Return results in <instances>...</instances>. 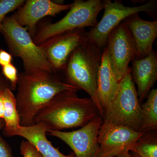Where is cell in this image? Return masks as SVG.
Masks as SVG:
<instances>
[{
	"mask_svg": "<svg viewBox=\"0 0 157 157\" xmlns=\"http://www.w3.org/2000/svg\"><path fill=\"white\" fill-rule=\"evenodd\" d=\"M17 87L16 104L20 124L23 127L35 124L38 113L58 94L80 90L57 74L42 70L19 73Z\"/></svg>",
	"mask_w": 157,
	"mask_h": 157,
	"instance_id": "6da1fadb",
	"label": "cell"
},
{
	"mask_svg": "<svg viewBox=\"0 0 157 157\" xmlns=\"http://www.w3.org/2000/svg\"><path fill=\"white\" fill-rule=\"evenodd\" d=\"M76 91L68 90L56 95L38 113L35 124L42 122L48 130L59 131L84 126L100 115L90 98H80Z\"/></svg>",
	"mask_w": 157,
	"mask_h": 157,
	"instance_id": "7a4b0ae2",
	"label": "cell"
},
{
	"mask_svg": "<svg viewBox=\"0 0 157 157\" xmlns=\"http://www.w3.org/2000/svg\"><path fill=\"white\" fill-rule=\"evenodd\" d=\"M102 54L101 48L87 40L73 52L64 71L65 79L70 84L88 94L98 107L100 115L103 117L104 112L97 93Z\"/></svg>",
	"mask_w": 157,
	"mask_h": 157,
	"instance_id": "3957f363",
	"label": "cell"
},
{
	"mask_svg": "<svg viewBox=\"0 0 157 157\" xmlns=\"http://www.w3.org/2000/svg\"><path fill=\"white\" fill-rule=\"evenodd\" d=\"M2 33L11 55L22 59L25 71L42 70L56 74L42 48L12 16L4 19Z\"/></svg>",
	"mask_w": 157,
	"mask_h": 157,
	"instance_id": "277c9868",
	"label": "cell"
},
{
	"mask_svg": "<svg viewBox=\"0 0 157 157\" xmlns=\"http://www.w3.org/2000/svg\"><path fill=\"white\" fill-rule=\"evenodd\" d=\"M103 122L140 132L141 107L131 75V68L119 82L117 93L104 111Z\"/></svg>",
	"mask_w": 157,
	"mask_h": 157,
	"instance_id": "5b68a950",
	"label": "cell"
},
{
	"mask_svg": "<svg viewBox=\"0 0 157 157\" xmlns=\"http://www.w3.org/2000/svg\"><path fill=\"white\" fill-rule=\"evenodd\" d=\"M106 0H75L67 14L57 22L42 26L33 37L40 45L55 36L69 31L94 27L98 23V14L104 9Z\"/></svg>",
	"mask_w": 157,
	"mask_h": 157,
	"instance_id": "8992f818",
	"label": "cell"
},
{
	"mask_svg": "<svg viewBox=\"0 0 157 157\" xmlns=\"http://www.w3.org/2000/svg\"><path fill=\"white\" fill-rule=\"evenodd\" d=\"M156 0H150L141 6H126L121 1L106 0L104 14L99 22L86 32L88 42L101 48L106 47L109 34L128 17L139 12H144L153 17L156 16Z\"/></svg>",
	"mask_w": 157,
	"mask_h": 157,
	"instance_id": "52a82bcc",
	"label": "cell"
},
{
	"mask_svg": "<svg viewBox=\"0 0 157 157\" xmlns=\"http://www.w3.org/2000/svg\"><path fill=\"white\" fill-rule=\"evenodd\" d=\"M105 48L113 73L120 82L131 68L129 63L137 55L135 42L123 22L109 34Z\"/></svg>",
	"mask_w": 157,
	"mask_h": 157,
	"instance_id": "ba28073f",
	"label": "cell"
},
{
	"mask_svg": "<svg viewBox=\"0 0 157 157\" xmlns=\"http://www.w3.org/2000/svg\"><path fill=\"white\" fill-rule=\"evenodd\" d=\"M144 134L123 126L103 122L98 133V157H113L134 151L137 141Z\"/></svg>",
	"mask_w": 157,
	"mask_h": 157,
	"instance_id": "9c48e42d",
	"label": "cell"
},
{
	"mask_svg": "<svg viewBox=\"0 0 157 157\" xmlns=\"http://www.w3.org/2000/svg\"><path fill=\"white\" fill-rule=\"evenodd\" d=\"M103 123V118L98 115L76 131L65 132L48 130L47 133L67 144L76 157H98V133Z\"/></svg>",
	"mask_w": 157,
	"mask_h": 157,
	"instance_id": "30bf717a",
	"label": "cell"
},
{
	"mask_svg": "<svg viewBox=\"0 0 157 157\" xmlns=\"http://www.w3.org/2000/svg\"><path fill=\"white\" fill-rule=\"evenodd\" d=\"M86 32L84 29L65 32L39 45L56 74L64 71L73 52L87 41Z\"/></svg>",
	"mask_w": 157,
	"mask_h": 157,
	"instance_id": "8fae6325",
	"label": "cell"
},
{
	"mask_svg": "<svg viewBox=\"0 0 157 157\" xmlns=\"http://www.w3.org/2000/svg\"><path fill=\"white\" fill-rule=\"evenodd\" d=\"M72 6V3L59 5L50 0H28L12 16L20 25L26 27L33 38L36 33V25L40 19L70 10Z\"/></svg>",
	"mask_w": 157,
	"mask_h": 157,
	"instance_id": "7c38bea8",
	"label": "cell"
},
{
	"mask_svg": "<svg viewBox=\"0 0 157 157\" xmlns=\"http://www.w3.org/2000/svg\"><path fill=\"white\" fill-rule=\"evenodd\" d=\"M132 35L136 46V58L145 57L153 50L157 37V21H148L141 18L138 13L123 21Z\"/></svg>",
	"mask_w": 157,
	"mask_h": 157,
	"instance_id": "4fadbf2b",
	"label": "cell"
},
{
	"mask_svg": "<svg viewBox=\"0 0 157 157\" xmlns=\"http://www.w3.org/2000/svg\"><path fill=\"white\" fill-rule=\"evenodd\" d=\"M48 130L45 124L39 122L30 126L4 129L3 134L7 137L18 136L25 138L44 157H76L73 153L66 155L55 147L46 137Z\"/></svg>",
	"mask_w": 157,
	"mask_h": 157,
	"instance_id": "5bb4252c",
	"label": "cell"
},
{
	"mask_svg": "<svg viewBox=\"0 0 157 157\" xmlns=\"http://www.w3.org/2000/svg\"><path fill=\"white\" fill-rule=\"evenodd\" d=\"M131 75L137 86L140 103L147 98L157 79V52L152 51L145 57L135 58L132 61Z\"/></svg>",
	"mask_w": 157,
	"mask_h": 157,
	"instance_id": "9a60e30c",
	"label": "cell"
},
{
	"mask_svg": "<svg viewBox=\"0 0 157 157\" xmlns=\"http://www.w3.org/2000/svg\"><path fill=\"white\" fill-rule=\"evenodd\" d=\"M119 84V81L113 73L105 47L102 54L97 85L98 100L104 113L116 94Z\"/></svg>",
	"mask_w": 157,
	"mask_h": 157,
	"instance_id": "2e32d148",
	"label": "cell"
},
{
	"mask_svg": "<svg viewBox=\"0 0 157 157\" xmlns=\"http://www.w3.org/2000/svg\"><path fill=\"white\" fill-rule=\"evenodd\" d=\"M141 107L140 132L146 133L157 129V90L151 89Z\"/></svg>",
	"mask_w": 157,
	"mask_h": 157,
	"instance_id": "e0dca14e",
	"label": "cell"
},
{
	"mask_svg": "<svg viewBox=\"0 0 157 157\" xmlns=\"http://www.w3.org/2000/svg\"><path fill=\"white\" fill-rule=\"evenodd\" d=\"M10 89L3 91L4 115L3 120L5 122L4 129L17 128L21 126L20 118L17 108L16 98Z\"/></svg>",
	"mask_w": 157,
	"mask_h": 157,
	"instance_id": "ac0fdd59",
	"label": "cell"
},
{
	"mask_svg": "<svg viewBox=\"0 0 157 157\" xmlns=\"http://www.w3.org/2000/svg\"><path fill=\"white\" fill-rule=\"evenodd\" d=\"M133 152L140 157H157L156 137L144 133L137 141Z\"/></svg>",
	"mask_w": 157,
	"mask_h": 157,
	"instance_id": "d6986e66",
	"label": "cell"
},
{
	"mask_svg": "<svg viewBox=\"0 0 157 157\" xmlns=\"http://www.w3.org/2000/svg\"><path fill=\"white\" fill-rule=\"evenodd\" d=\"M23 0H0V33L2 30V24L6 15L23 5Z\"/></svg>",
	"mask_w": 157,
	"mask_h": 157,
	"instance_id": "ffe728a7",
	"label": "cell"
},
{
	"mask_svg": "<svg viewBox=\"0 0 157 157\" xmlns=\"http://www.w3.org/2000/svg\"><path fill=\"white\" fill-rule=\"evenodd\" d=\"M2 74L11 83L14 90L17 88L18 74L16 67L11 63L2 67Z\"/></svg>",
	"mask_w": 157,
	"mask_h": 157,
	"instance_id": "44dd1931",
	"label": "cell"
},
{
	"mask_svg": "<svg viewBox=\"0 0 157 157\" xmlns=\"http://www.w3.org/2000/svg\"><path fill=\"white\" fill-rule=\"evenodd\" d=\"M20 152L23 157H44L33 145L27 140L21 144Z\"/></svg>",
	"mask_w": 157,
	"mask_h": 157,
	"instance_id": "7402d4cb",
	"label": "cell"
},
{
	"mask_svg": "<svg viewBox=\"0 0 157 157\" xmlns=\"http://www.w3.org/2000/svg\"><path fill=\"white\" fill-rule=\"evenodd\" d=\"M0 157H14L11 150L2 136L0 135Z\"/></svg>",
	"mask_w": 157,
	"mask_h": 157,
	"instance_id": "603a6c76",
	"label": "cell"
},
{
	"mask_svg": "<svg viewBox=\"0 0 157 157\" xmlns=\"http://www.w3.org/2000/svg\"><path fill=\"white\" fill-rule=\"evenodd\" d=\"M12 60V56L11 53L4 49H0V66L2 67L11 64Z\"/></svg>",
	"mask_w": 157,
	"mask_h": 157,
	"instance_id": "cb8c5ba5",
	"label": "cell"
},
{
	"mask_svg": "<svg viewBox=\"0 0 157 157\" xmlns=\"http://www.w3.org/2000/svg\"><path fill=\"white\" fill-rule=\"evenodd\" d=\"M8 88L14 90L10 82L5 78L2 73L0 72V92L4 91Z\"/></svg>",
	"mask_w": 157,
	"mask_h": 157,
	"instance_id": "d4e9b609",
	"label": "cell"
},
{
	"mask_svg": "<svg viewBox=\"0 0 157 157\" xmlns=\"http://www.w3.org/2000/svg\"><path fill=\"white\" fill-rule=\"evenodd\" d=\"M3 92H0V119H3L4 115V104Z\"/></svg>",
	"mask_w": 157,
	"mask_h": 157,
	"instance_id": "484cf974",
	"label": "cell"
},
{
	"mask_svg": "<svg viewBox=\"0 0 157 157\" xmlns=\"http://www.w3.org/2000/svg\"><path fill=\"white\" fill-rule=\"evenodd\" d=\"M113 157H133L132 155L129 154V152L123 153L121 154L118 155H117Z\"/></svg>",
	"mask_w": 157,
	"mask_h": 157,
	"instance_id": "4316f807",
	"label": "cell"
},
{
	"mask_svg": "<svg viewBox=\"0 0 157 157\" xmlns=\"http://www.w3.org/2000/svg\"><path fill=\"white\" fill-rule=\"evenodd\" d=\"M5 126V123L4 120L3 119H0V130L4 128Z\"/></svg>",
	"mask_w": 157,
	"mask_h": 157,
	"instance_id": "83f0119b",
	"label": "cell"
},
{
	"mask_svg": "<svg viewBox=\"0 0 157 157\" xmlns=\"http://www.w3.org/2000/svg\"><path fill=\"white\" fill-rule=\"evenodd\" d=\"M132 156L133 157H140L136 153L134 152H132Z\"/></svg>",
	"mask_w": 157,
	"mask_h": 157,
	"instance_id": "f1b7e54d",
	"label": "cell"
}]
</instances>
